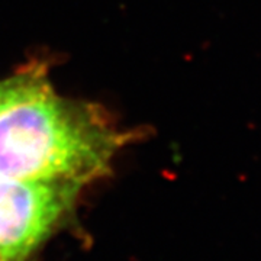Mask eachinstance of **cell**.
<instances>
[{"label": "cell", "mask_w": 261, "mask_h": 261, "mask_svg": "<svg viewBox=\"0 0 261 261\" xmlns=\"http://www.w3.org/2000/svg\"><path fill=\"white\" fill-rule=\"evenodd\" d=\"M0 261H8V260H6L5 257H2V255H0Z\"/></svg>", "instance_id": "cell-4"}, {"label": "cell", "mask_w": 261, "mask_h": 261, "mask_svg": "<svg viewBox=\"0 0 261 261\" xmlns=\"http://www.w3.org/2000/svg\"><path fill=\"white\" fill-rule=\"evenodd\" d=\"M82 185L0 176V255L27 261L73 207Z\"/></svg>", "instance_id": "cell-2"}, {"label": "cell", "mask_w": 261, "mask_h": 261, "mask_svg": "<svg viewBox=\"0 0 261 261\" xmlns=\"http://www.w3.org/2000/svg\"><path fill=\"white\" fill-rule=\"evenodd\" d=\"M49 86L42 68H29L0 82V112L12 103L37 93Z\"/></svg>", "instance_id": "cell-3"}, {"label": "cell", "mask_w": 261, "mask_h": 261, "mask_svg": "<svg viewBox=\"0 0 261 261\" xmlns=\"http://www.w3.org/2000/svg\"><path fill=\"white\" fill-rule=\"evenodd\" d=\"M99 106L58 97L47 86L0 112V176L86 186L126 142Z\"/></svg>", "instance_id": "cell-1"}]
</instances>
